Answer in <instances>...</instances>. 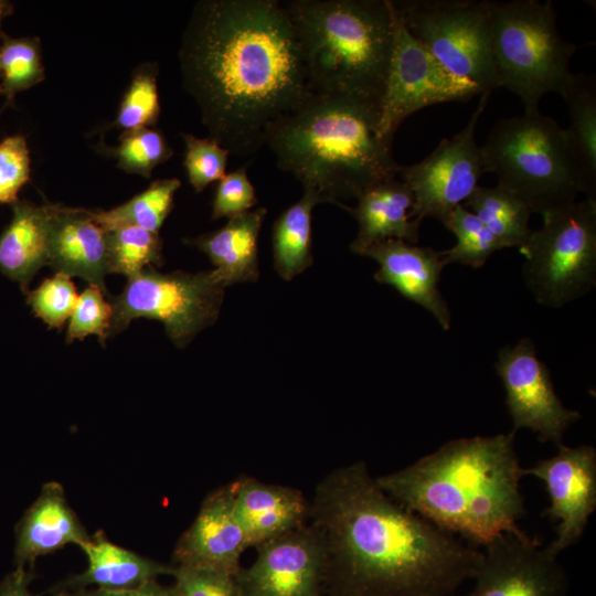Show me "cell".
Wrapping results in <instances>:
<instances>
[{"instance_id":"1","label":"cell","mask_w":596,"mask_h":596,"mask_svg":"<svg viewBox=\"0 0 596 596\" xmlns=\"http://www.w3.org/2000/svg\"><path fill=\"white\" fill-rule=\"evenodd\" d=\"M182 86L209 137L248 157L313 93L295 25L278 0H202L179 49Z\"/></svg>"},{"instance_id":"2","label":"cell","mask_w":596,"mask_h":596,"mask_svg":"<svg viewBox=\"0 0 596 596\" xmlns=\"http://www.w3.org/2000/svg\"><path fill=\"white\" fill-rule=\"evenodd\" d=\"M309 523L324 546L328 596H449L482 560L476 546L395 502L362 460L316 485Z\"/></svg>"},{"instance_id":"3","label":"cell","mask_w":596,"mask_h":596,"mask_svg":"<svg viewBox=\"0 0 596 596\" xmlns=\"http://www.w3.org/2000/svg\"><path fill=\"white\" fill-rule=\"evenodd\" d=\"M514 435L458 438L395 472L375 478L395 502L471 545L520 533L524 476Z\"/></svg>"},{"instance_id":"4","label":"cell","mask_w":596,"mask_h":596,"mask_svg":"<svg viewBox=\"0 0 596 596\" xmlns=\"http://www.w3.org/2000/svg\"><path fill=\"white\" fill-rule=\"evenodd\" d=\"M380 104L341 94L313 93L268 130L266 146L320 203L340 207L366 189L396 178L392 143L380 135Z\"/></svg>"},{"instance_id":"5","label":"cell","mask_w":596,"mask_h":596,"mask_svg":"<svg viewBox=\"0 0 596 596\" xmlns=\"http://www.w3.org/2000/svg\"><path fill=\"white\" fill-rule=\"evenodd\" d=\"M312 93L366 98L381 105L394 42L391 0L285 2Z\"/></svg>"},{"instance_id":"6","label":"cell","mask_w":596,"mask_h":596,"mask_svg":"<svg viewBox=\"0 0 596 596\" xmlns=\"http://www.w3.org/2000/svg\"><path fill=\"white\" fill-rule=\"evenodd\" d=\"M481 150L486 172L533 213L575 202L582 193L566 130L540 111L498 121Z\"/></svg>"},{"instance_id":"7","label":"cell","mask_w":596,"mask_h":596,"mask_svg":"<svg viewBox=\"0 0 596 596\" xmlns=\"http://www.w3.org/2000/svg\"><path fill=\"white\" fill-rule=\"evenodd\" d=\"M491 55L500 87L515 94L524 113L560 94L570 79L576 45L561 35L552 1H490Z\"/></svg>"},{"instance_id":"8","label":"cell","mask_w":596,"mask_h":596,"mask_svg":"<svg viewBox=\"0 0 596 596\" xmlns=\"http://www.w3.org/2000/svg\"><path fill=\"white\" fill-rule=\"evenodd\" d=\"M519 248L523 278L535 300L558 308L586 295L596 284V199L585 198L542 214Z\"/></svg>"},{"instance_id":"9","label":"cell","mask_w":596,"mask_h":596,"mask_svg":"<svg viewBox=\"0 0 596 596\" xmlns=\"http://www.w3.org/2000/svg\"><path fill=\"white\" fill-rule=\"evenodd\" d=\"M216 272L161 273L147 267L127 278L123 291L109 296L111 321L108 338L126 330L134 319L160 321L179 349L219 318L224 290Z\"/></svg>"},{"instance_id":"10","label":"cell","mask_w":596,"mask_h":596,"mask_svg":"<svg viewBox=\"0 0 596 596\" xmlns=\"http://www.w3.org/2000/svg\"><path fill=\"white\" fill-rule=\"evenodd\" d=\"M408 33L449 73L482 93L500 87L488 0H391Z\"/></svg>"},{"instance_id":"11","label":"cell","mask_w":596,"mask_h":596,"mask_svg":"<svg viewBox=\"0 0 596 596\" xmlns=\"http://www.w3.org/2000/svg\"><path fill=\"white\" fill-rule=\"evenodd\" d=\"M491 93H482L466 126L453 138L443 139L425 159L400 166L401 180L413 195L411 217H433L444 223L478 187L486 172L481 146L475 131Z\"/></svg>"},{"instance_id":"12","label":"cell","mask_w":596,"mask_h":596,"mask_svg":"<svg viewBox=\"0 0 596 596\" xmlns=\"http://www.w3.org/2000/svg\"><path fill=\"white\" fill-rule=\"evenodd\" d=\"M481 94L476 84L445 70L408 33L394 12L393 52L377 123L379 132L386 142L392 143L400 125L419 109L447 102H465Z\"/></svg>"},{"instance_id":"13","label":"cell","mask_w":596,"mask_h":596,"mask_svg":"<svg viewBox=\"0 0 596 596\" xmlns=\"http://www.w3.org/2000/svg\"><path fill=\"white\" fill-rule=\"evenodd\" d=\"M494 368L505 391L512 432L528 428L540 441L563 445L565 432L582 414L563 405L533 341L522 338L515 345L501 349Z\"/></svg>"},{"instance_id":"14","label":"cell","mask_w":596,"mask_h":596,"mask_svg":"<svg viewBox=\"0 0 596 596\" xmlns=\"http://www.w3.org/2000/svg\"><path fill=\"white\" fill-rule=\"evenodd\" d=\"M255 549V561L236 574L243 596L327 595L326 551L310 523Z\"/></svg>"},{"instance_id":"15","label":"cell","mask_w":596,"mask_h":596,"mask_svg":"<svg viewBox=\"0 0 596 596\" xmlns=\"http://www.w3.org/2000/svg\"><path fill=\"white\" fill-rule=\"evenodd\" d=\"M485 549L475 586L465 596H566L557 556L523 531L502 533Z\"/></svg>"},{"instance_id":"16","label":"cell","mask_w":596,"mask_h":596,"mask_svg":"<svg viewBox=\"0 0 596 596\" xmlns=\"http://www.w3.org/2000/svg\"><path fill=\"white\" fill-rule=\"evenodd\" d=\"M523 475L545 483L551 505L543 514L558 521L556 536L545 547L557 556L581 539L595 511L596 449L588 445H560L556 455L523 468Z\"/></svg>"},{"instance_id":"17","label":"cell","mask_w":596,"mask_h":596,"mask_svg":"<svg viewBox=\"0 0 596 596\" xmlns=\"http://www.w3.org/2000/svg\"><path fill=\"white\" fill-rule=\"evenodd\" d=\"M248 549L234 511L232 482L215 488L203 499L199 512L173 550V565L196 566L231 575L238 573Z\"/></svg>"},{"instance_id":"18","label":"cell","mask_w":596,"mask_h":596,"mask_svg":"<svg viewBox=\"0 0 596 596\" xmlns=\"http://www.w3.org/2000/svg\"><path fill=\"white\" fill-rule=\"evenodd\" d=\"M361 255L377 263V283L392 286L430 312L445 331L450 329V310L438 288L445 267L440 252L402 240H386L369 246Z\"/></svg>"},{"instance_id":"19","label":"cell","mask_w":596,"mask_h":596,"mask_svg":"<svg viewBox=\"0 0 596 596\" xmlns=\"http://www.w3.org/2000/svg\"><path fill=\"white\" fill-rule=\"evenodd\" d=\"M50 232L47 266L55 273L78 277L107 291V231L92 211L49 204Z\"/></svg>"},{"instance_id":"20","label":"cell","mask_w":596,"mask_h":596,"mask_svg":"<svg viewBox=\"0 0 596 596\" xmlns=\"http://www.w3.org/2000/svg\"><path fill=\"white\" fill-rule=\"evenodd\" d=\"M234 511L248 547L309 523L310 501L294 487L243 475L232 481Z\"/></svg>"},{"instance_id":"21","label":"cell","mask_w":596,"mask_h":596,"mask_svg":"<svg viewBox=\"0 0 596 596\" xmlns=\"http://www.w3.org/2000/svg\"><path fill=\"white\" fill-rule=\"evenodd\" d=\"M89 536L70 505L63 486L49 481L15 526L14 564L33 568L40 556L68 544L81 547Z\"/></svg>"},{"instance_id":"22","label":"cell","mask_w":596,"mask_h":596,"mask_svg":"<svg viewBox=\"0 0 596 596\" xmlns=\"http://www.w3.org/2000/svg\"><path fill=\"white\" fill-rule=\"evenodd\" d=\"M412 206L411 190L396 178L366 189L356 199L355 206L343 207L358 223V234L350 249L361 255L369 246L386 240L416 244L421 222L411 217Z\"/></svg>"},{"instance_id":"23","label":"cell","mask_w":596,"mask_h":596,"mask_svg":"<svg viewBox=\"0 0 596 596\" xmlns=\"http://www.w3.org/2000/svg\"><path fill=\"white\" fill-rule=\"evenodd\" d=\"M87 560L84 572L71 577L63 589L104 588L124 589L170 575L173 565L142 556L125 549L98 531L81 547Z\"/></svg>"},{"instance_id":"24","label":"cell","mask_w":596,"mask_h":596,"mask_svg":"<svg viewBox=\"0 0 596 596\" xmlns=\"http://www.w3.org/2000/svg\"><path fill=\"white\" fill-rule=\"evenodd\" d=\"M266 215V207L251 210L230 219L223 227L185 243L209 257L226 287L255 281L259 276L258 237Z\"/></svg>"},{"instance_id":"25","label":"cell","mask_w":596,"mask_h":596,"mask_svg":"<svg viewBox=\"0 0 596 596\" xmlns=\"http://www.w3.org/2000/svg\"><path fill=\"white\" fill-rule=\"evenodd\" d=\"M11 205L12 219L0 235V273L26 294L38 270L47 265L49 204L18 200Z\"/></svg>"},{"instance_id":"26","label":"cell","mask_w":596,"mask_h":596,"mask_svg":"<svg viewBox=\"0 0 596 596\" xmlns=\"http://www.w3.org/2000/svg\"><path fill=\"white\" fill-rule=\"evenodd\" d=\"M560 95L568 107L570 148L585 198L596 199V83L595 77L573 74Z\"/></svg>"},{"instance_id":"27","label":"cell","mask_w":596,"mask_h":596,"mask_svg":"<svg viewBox=\"0 0 596 596\" xmlns=\"http://www.w3.org/2000/svg\"><path fill=\"white\" fill-rule=\"evenodd\" d=\"M462 205L491 231L502 248H520L532 233L529 225L532 210L501 184L492 188L478 185Z\"/></svg>"},{"instance_id":"28","label":"cell","mask_w":596,"mask_h":596,"mask_svg":"<svg viewBox=\"0 0 596 596\" xmlns=\"http://www.w3.org/2000/svg\"><path fill=\"white\" fill-rule=\"evenodd\" d=\"M319 199L304 191L299 201L287 207L273 227L274 267L284 280H291L311 266V213Z\"/></svg>"},{"instance_id":"29","label":"cell","mask_w":596,"mask_h":596,"mask_svg":"<svg viewBox=\"0 0 596 596\" xmlns=\"http://www.w3.org/2000/svg\"><path fill=\"white\" fill-rule=\"evenodd\" d=\"M181 187L178 178L153 181L146 190L109 210L92 211L104 228L136 226L159 233L173 207L174 194Z\"/></svg>"},{"instance_id":"30","label":"cell","mask_w":596,"mask_h":596,"mask_svg":"<svg viewBox=\"0 0 596 596\" xmlns=\"http://www.w3.org/2000/svg\"><path fill=\"white\" fill-rule=\"evenodd\" d=\"M44 78L41 40L4 34L0 42V88L1 95L6 96L2 109L11 105L18 93L40 84Z\"/></svg>"},{"instance_id":"31","label":"cell","mask_w":596,"mask_h":596,"mask_svg":"<svg viewBox=\"0 0 596 596\" xmlns=\"http://www.w3.org/2000/svg\"><path fill=\"white\" fill-rule=\"evenodd\" d=\"M106 231L109 274H121L129 278L147 267L163 265L162 240L159 233L136 226Z\"/></svg>"},{"instance_id":"32","label":"cell","mask_w":596,"mask_h":596,"mask_svg":"<svg viewBox=\"0 0 596 596\" xmlns=\"http://www.w3.org/2000/svg\"><path fill=\"white\" fill-rule=\"evenodd\" d=\"M443 224L457 240L451 248L440 252L445 266L461 264L479 268L492 253L502 249L491 231L462 204L456 206Z\"/></svg>"},{"instance_id":"33","label":"cell","mask_w":596,"mask_h":596,"mask_svg":"<svg viewBox=\"0 0 596 596\" xmlns=\"http://www.w3.org/2000/svg\"><path fill=\"white\" fill-rule=\"evenodd\" d=\"M157 66L142 64L131 77L111 127L124 131L151 128L160 114Z\"/></svg>"},{"instance_id":"34","label":"cell","mask_w":596,"mask_h":596,"mask_svg":"<svg viewBox=\"0 0 596 596\" xmlns=\"http://www.w3.org/2000/svg\"><path fill=\"white\" fill-rule=\"evenodd\" d=\"M106 151L116 159L119 169L143 178H150L155 168L173 156L164 135L153 128L124 131L119 143Z\"/></svg>"},{"instance_id":"35","label":"cell","mask_w":596,"mask_h":596,"mask_svg":"<svg viewBox=\"0 0 596 596\" xmlns=\"http://www.w3.org/2000/svg\"><path fill=\"white\" fill-rule=\"evenodd\" d=\"M25 297L35 317L49 328L61 330L74 310L78 295L70 276L55 273L38 288L28 290Z\"/></svg>"},{"instance_id":"36","label":"cell","mask_w":596,"mask_h":596,"mask_svg":"<svg viewBox=\"0 0 596 596\" xmlns=\"http://www.w3.org/2000/svg\"><path fill=\"white\" fill-rule=\"evenodd\" d=\"M185 145L184 169L188 181L196 193L226 174L230 152L213 138H199L182 132Z\"/></svg>"},{"instance_id":"37","label":"cell","mask_w":596,"mask_h":596,"mask_svg":"<svg viewBox=\"0 0 596 596\" xmlns=\"http://www.w3.org/2000/svg\"><path fill=\"white\" fill-rule=\"evenodd\" d=\"M105 291L97 285L88 284L86 289L78 295L75 308L68 319L66 342L84 340L95 334L103 345L108 339L111 321V305L106 299Z\"/></svg>"},{"instance_id":"38","label":"cell","mask_w":596,"mask_h":596,"mask_svg":"<svg viewBox=\"0 0 596 596\" xmlns=\"http://www.w3.org/2000/svg\"><path fill=\"white\" fill-rule=\"evenodd\" d=\"M31 159L23 135L8 136L0 141V203L13 204L29 181Z\"/></svg>"},{"instance_id":"39","label":"cell","mask_w":596,"mask_h":596,"mask_svg":"<svg viewBox=\"0 0 596 596\" xmlns=\"http://www.w3.org/2000/svg\"><path fill=\"white\" fill-rule=\"evenodd\" d=\"M178 596H243L236 576L215 570L173 565Z\"/></svg>"},{"instance_id":"40","label":"cell","mask_w":596,"mask_h":596,"mask_svg":"<svg viewBox=\"0 0 596 596\" xmlns=\"http://www.w3.org/2000/svg\"><path fill=\"white\" fill-rule=\"evenodd\" d=\"M256 202L255 188L246 168L241 167L219 181L212 203V220L238 216L251 211Z\"/></svg>"},{"instance_id":"41","label":"cell","mask_w":596,"mask_h":596,"mask_svg":"<svg viewBox=\"0 0 596 596\" xmlns=\"http://www.w3.org/2000/svg\"><path fill=\"white\" fill-rule=\"evenodd\" d=\"M54 596H178L173 585H162L156 581L124 589L79 588L56 590Z\"/></svg>"},{"instance_id":"42","label":"cell","mask_w":596,"mask_h":596,"mask_svg":"<svg viewBox=\"0 0 596 596\" xmlns=\"http://www.w3.org/2000/svg\"><path fill=\"white\" fill-rule=\"evenodd\" d=\"M32 579L33 568L15 566L0 582V596H40L30 588Z\"/></svg>"},{"instance_id":"43","label":"cell","mask_w":596,"mask_h":596,"mask_svg":"<svg viewBox=\"0 0 596 596\" xmlns=\"http://www.w3.org/2000/svg\"><path fill=\"white\" fill-rule=\"evenodd\" d=\"M12 12H13V4L7 0H0V31H2L1 29L2 21L8 15L12 14Z\"/></svg>"},{"instance_id":"44","label":"cell","mask_w":596,"mask_h":596,"mask_svg":"<svg viewBox=\"0 0 596 596\" xmlns=\"http://www.w3.org/2000/svg\"><path fill=\"white\" fill-rule=\"evenodd\" d=\"M3 35H4L3 31H0V42H1L2 38H3ZM0 96H1V88H0Z\"/></svg>"}]
</instances>
